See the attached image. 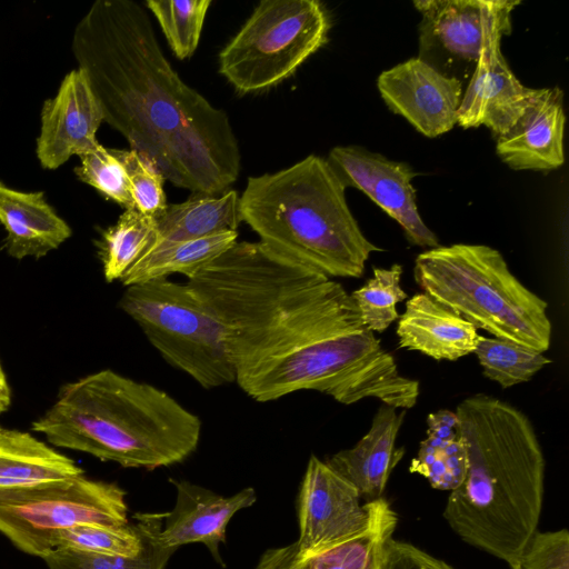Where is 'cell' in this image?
I'll use <instances>...</instances> for the list:
<instances>
[{"label": "cell", "instance_id": "ac0fdd59", "mask_svg": "<svg viewBox=\"0 0 569 569\" xmlns=\"http://www.w3.org/2000/svg\"><path fill=\"white\" fill-rule=\"evenodd\" d=\"M559 88L535 89L518 120L497 138V153L516 170H552L563 163L565 112Z\"/></svg>", "mask_w": 569, "mask_h": 569}, {"label": "cell", "instance_id": "3957f363", "mask_svg": "<svg viewBox=\"0 0 569 569\" xmlns=\"http://www.w3.org/2000/svg\"><path fill=\"white\" fill-rule=\"evenodd\" d=\"M187 283L222 323L237 375L329 327L351 303L329 277L236 241Z\"/></svg>", "mask_w": 569, "mask_h": 569}, {"label": "cell", "instance_id": "4dcf8cb0", "mask_svg": "<svg viewBox=\"0 0 569 569\" xmlns=\"http://www.w3.org/2000/svg\"><path fill=\"white\" fill-rule=\"evenodd\" d=\"M141 536L136 522L124 526L84 523L61 531L54 548L114 557H134L141 549Z\"/></svg>", "mask_w": 569, "mask_h": 569}, {"label": "cell", "instance_id": "7a4b0ae2", "mask_svg": "<svg viewBox=\"0 0 569 569\" xmlns=\"http://www.w3.org/2000/svg\"><path fill=\"white\" fill-rule=\"evenodd\" d=\"M456 415L468 470L450 491L443 518L463 542L510 567L538 530L545 495L542 448L529 418L492 396L466 398Z\"/></svg>", "mask_w": 569, "mask_h": 569}, {"label": "cell", "instance_id": "9a60e30c", "mask_svg": "<svg viewBox=\"0 0 569 569\" xmlns=\"http://www.w3.org/2000/svg\"><path fill=\"white\" fill-rule=\"evenodd\" d=\"M377 83L390 110L422 134L435 138L457 124L462 83L422 60L412 58L383 71Z\"/></svg>", "mask_w": 569, "mask_h": 569}, {"label": "cell", "instance_id": "ba28073f", "mask_svg": "<svg viewBox=\"0 0 569 569\" xmlns=\"http://www.w3.org/2000/svg\"><path fill=\"white\" fill-rule=\"evenodd\" d=\"M126 288L120 308L170 366L204 389L236 382L226 330L187 282L159 279Z\"/></svg>", "mask_w": 569, "mask_h": 569}, {"label": "cell", "instance_id": "4316f807", "mask_svg": "<svg viewBox=\"0 0 569 569\" xmlns=\"http://www.w3.org/2000/svg\"><path fill=\"white\" fill-rule=\"evenodd\" d=\"M157 241L154 218L136 208L126 209L118 221L103 231L99 243L106 280L120 281Z\"/></svg>", "mask_w": 569, "mask_h": 569}, {"label": "cell", "instance_id": "d6a6232c", "mask_svg": "<svg viewBox=\"0 0 569 569\" xmlns=\"http://www.w3.org/2000/svg\"><path fill=\"white\" fill-rule=\"evenodd\" d=\"M110 150L126 170L134 208L148 217L158 216L168 204L161 172L150 160L132 149Z\"/></svg>", "mask_w": 569, "mask_h": 569}, {"label": "cell", "instance_id": "5b68a950", "mask_svg": "<svg viewBox=\"0 0 569 569\" xmlns=\"http://www.w3.org/2000/svg\"><path fill=\"white\" fill-rule=\"evenodd\" d=\"M327 160L310 154L273 173L249 177L242 222L277 254L329 278H359L371 252Z\"/></svg>", "mask_w": 569, "mask_h": 569}, {"label": "cell", "instance_id": "d6986e66", "mask_svg": "<svg viewBox=\"0 0 569 569\" xmlns=\"http://www.w3.org/2000/svg\"><path fill=\"white\" fill-rule=\"evenodd\" d=\"M406 410L380 406L368 432L350 449L326 460L340 476L351 482L368 501L382 497L389 477L405 455L396 448Z\"/></svg>", "mask_w": 569, "mask_h": 569}, {"label": "cell", "instance_id": "d590c367", "mask_svg": "<svg viewBox=\"0 0 569 569\" xmlns=\"http://www.w3.org/2000/svg\"><path fill=\"white\" fill-rule=\"evenodd\" d=\"M427 436L441 440H451L459 436L458 417L450 410L432 412L427 418Z\"/></svg>", "mask_w": 569, "mask_h": 569}, {"label": "cell", "instance_id": "ab89813d", "mask_svg": "<svg viewBox=\"0 0 569 569\" xmlns=\"http://www.w3.org/2000/svg\"><path fill=\"white\" fill-rule=\"evenodd\" d=\"M511 569H518L516 565L510 566Z\"/></svg>", "mask_w": 569, "mask_h": 569}, {"label": "cell", "instance_id": "30bf717a", "mask_svg": "<svg viewBox=\"0 0 569 569\" xmlns=\"http://www.w3.org/2000/svg\"><path fill=\"white\" fill-rule=\"evenodd\" d=\"M129 523L126 491L83 475L0 489V533L20 551L44 558L73 526Z\"/></svg>", "mask_w": 569, "mask_h": 569}, {"label": "cell", "instance_id": "277c9868", "mask_svg": "<svg viewBox=\"0 0 569 569\" xmlns=\"http://www.w3.org/2000/svg\"><path fill=\"white\" fill-rule=\"evenodd\" d=\"M32 429L56 447L153 470L196 451L201 421L166 391L106 369L64 385Z\"/></svg>", "mask_w": 569, "mask_h": 569}, {"label": "cell", "instance_id": "e575fe53", "mask_svg": "<svg viewBox=\"0 0 569 569\" xmlns=\"http://www.w3.org/2000/svg\"><path fill=\"white\" fill-rule=\"evenodd\" d=\"M405 569H456L412 543L393 540Z\"/></svg>", "mask_w": 569, "mask_h": 569}, {"label": "cell", "instance_id": "8d00e7d4", "mask_svg": "<svg viewBox=\"0 0 569 569\" xmlns=\"http://www.w3.org/2000/svg\"><path fill=\"white\" fill-rule=\"evenodd\" d=\"M298 556L297 542L267 550L260 558L256 569H295Z\"/></svg>", "mask_w": 569, "mask_h": 569}, {"label": "cell", "instance_id": "52a82bcc", "mask_svg": "<svg viewBox=\"0 0 569 569\" xmlns=\"http://www.w3.org/2000/svg\"><path fill=\"white\" fill-rule=\"evenodd\" d=\"M413 277L422 292L477 329L542 353L549 349L547 302L512 274L498 250L438 246L416 258Z\"/></svg>", "mask_w": 569, "mask_h": 569}, {"label": "cell", "instance_id": "44dd1931", "mask_svg": "<svg viewBox=\"0 0 569 569\" xmlns=\"http://www.w3.org/2000/svg\"><path fill=\"white\" fill-rule=\"evenodd\" d=\"M0 223L4 248L16 259L41 258L70 236L69 224L49 204L43 191H19L0 182Z\"/></svg>", "mask_w": 569, "mask_h": 569}, {"label": "cell", "instance_id": "cb8c5ba5", "mask_svg": "<svg viewBox=\"0 0 569 569\" xmlns=\"http://www.w3.org/2000/svg\"><path fill=\"white\" fill-rule=\"evenodd\" d=\"M83 470L29 432L0 426V489L74 478Z\"/></svg>", "mask_w": 569, "mask_h": 569}, {"label": "cell", "instance_id": "7402d4cb", "mask_svg": "<svg viewBox=\"0 0 569 569\" xmlns=\"http://www.w3.org/2000/svg\"><path fill=\"white\" fill-rule=\"evenodd\" d=\"M398 515L383 497L370 501L368 522L351 536L298 559L295 569H385Z\"/></svg>", "mask_w": 569, "mask_h": 569}, {"label": "cell", "instance_id": "e0dca14e", "mask_svg": "<svg viewBox=\"0 0 569 569\" xmlns=\"http://www.w3.org/2000/svg\"><path fill=\"white\" fill-rule=\"evenodd\" d=\"M535 89L522 86L500 51V43L487 48L471 77L457 113L462 128L485 126L498 138L522 114Z\"/></svg>", "mask_w": 569, "mask_h": 569}, {"label": "cell", "instance_id": "836d02e7", "mask_svg": "<svg viewBox=\"0 0 569 569\" xmlns=\"http://www.w3.org/2000/svg\"><path fill=\"white\" fill-rule=\"evenodd\" d=\"M515 565L518 569H569L568 530H537Z\"/></svg>", "mask_w": 569, "mask_h": 569}, {"label": "cell", "instance_id": "6da1fadb", "mask_svg": "<svg viewBox=\"0 0 569 569\" xmlns=\"http://www.w3.org/2000/svg\"><path fill=\"white\" fill-rule=\"evenodd\" d=\"M71 50L104 122L164 180L202 194H221L238 180L241 154L229 116L171 67L140 3L94 1L74 27Z\"/></svg>", "mask_w": 569, "mask_h": 569}, {"label": "cell", "instance_id": "484cf974", "mask_svg": "<svg viewBox=\"0 0 569 569\" xmlns=\"http://www.w3.org/2000/svg\"><path fill=\"white\" fill-rule=\"evenodd\" d=\"M162 513H136L133 521L141 536L134 557H114L60 548L42 558L48 569H166L177 549L164 547L159 538Z\"/></svg>", "mask_w": 569, "mask_h": 569}, {"label": "cell", "instance_id": "8fae6325", "mask_svg": "<svg viewBox=\"0 0 569 569\" xmlns=\"http://www.w3.org/2000/svg\"><path fill=\"white\" fill-rule=\"evenodd\" d=\"M519 1L416 0L422 19L419 56L441 74L471 77L482 52L511 31V12Z\"/></svg>", "mask_w": 569, "mask_h": 569}, {"label": "cell", "instance_id": "9c48e42d", "mask_svg": "<svg viewBox=\"0 0 569 569\" xmlns=\"http://www.w3.org/2000/svg\"><path fill=\"white\" fill-rule=\"evenodd\" d=\"M330 19L317 0H262L218 57L239 93L272 88L328 41Z\"/></svg>", "mask_w": 569, "mask_h": 569}, {"label": "cell", "instance_id": "1f68e13d", "mask_svg": "<svg viewBox=\"0 0 569 569\" xmlns=\"http://www.w3.org/2000/svg\"><path fill=\"white\" fill-rule=\"evenodd\" d=\"M79 158L81 161L74 173L80 181L126 209L134 208L126 170L110 149L99 143Z\"/></svg>", "mask_w": 569, "mask_h": 569}, {"label": "cell", "instance_id": "2e32d148", "mask_svg": "<svg viewBox=\"0 0 569 569\" xmlns=\"http://www.w3.org/2000/svg\"><path fill=\"white\" fill-rule=\"evenodd\" d=\"M177 489V500L170 512L163 513L159 533L161 543L178 549L182 545L203 543L221 562L219 546L226 541L230 519L257 500L253 488L224 497L186 480H170Z\"/></svg>", "mask_w": 569, "mask_h": 569}, {"label": "cell", "instance_id": "7c38bea8", "mask_svg": "<svg viewBox=\"0 0 569 569\" xmlns=\"http://www.w3.org/2000/svg\"><path fill=\"white\" fill-rule=\"evenodd\" d=\"M326 160L345 188L367 194L401 226L411 244L430 249L439 246L418 211L411 184L417 173L409 164L358 146L335 147Z\"/></svg>", "mask_w": 569, "mask_h": 569}, {"label": "cell", "instance_id": "74e56055", "mask_svg": "<svg viewBox=\"0 0 569 569\" xmlns=\"http://www.w3.org/2000/svg\"><path fill=\"white\" fill-rule=\"evenodd\" d=\"M11 405V391L7 377L0 365V416L4 413Z\"/></svg>", "mask_w": 569, "mask_h": 569}, {"label": "cell", "instance_id": "ffe728a7", "mask_svg": "<svg viewBox=\"0 0 569 569\" xmlns=\"http://www.w3.org/2000/svg\"><path fill=\"white\" fill-rule=\"evenodd\" d=\"M397 337L401 348L438 361L473 353L481 338L476 327L425 292L407 300Z\"/></svg>", "mask_w": 569, "mask_h": 569}, {"label": "cell", "instance_id": "603a6c76", "mask_svg": "<svg viewBox=\"0 0 569 569\" xmlns=\"http://www.w3.org/2000/svg\"><path fill=\"white\" fill-rule=\"evenodd\" d=\"M241 222L240 196L234 189L221 194L191 193L183 202L167 204L154 217L158 239L169 241L237 231Z\"/></svg>", "mask_w": 569, "mask_h": 569}, {"label": "cell", "instance_id": "8992f818", "mask_svg": "<svg viewBox=\"0 0 569 569\" xmlns=\"http://www.w3.org/2000/svg\"><path fill=\"white\" fill-rule=\"evenodd\" d=\"M236 382L260 402L315 390L343 405L375 398L406 410L420 393L419 381L399 372L393 356L363 325L353 300L329 327L239 372Z\"/></svg>", "mask_w": 569, "mask_h": 569}, {"label": "cell", "instance_id": "83f0119b", "mask_svg": "<svg viewBox=\"0 0 569 569\" xmlns=\"http://www.w3.org/2000/svg\"><path fill=\"white\" fill-rule=\"evenodd\" d=\"M483 375L502 388L530 380L551 362L542 352L523 346L481 336L473 352Z\"/></svg>", "mask_w": 569, "mask_h": 569}, {"label": "cell", "instance_id": "4fadbf2b", "mask_svg": "<svg viewBox=\"0 0 569 569\" xmlns=\"http://www.w3.org/2000/svg\"><path fill=\"white\" fill-rule=\"evenodd\" d=\"M326 461L311 456L299 493L298 559L316 553L360 530L369 520L370 501Z\"/></svg>", "mask_w": 569, "mask_h": 569}, {"label": "cell", "instance_id": "d4e9b609", "mask_svg": "<svg viewBox=\"0 0 569 569\" xmlns=\"http://www.w3.org/2000/svg\"><path fill=\"white\" fill-rule=\"evenodd\" d=\"M237 239L238 231L182 241L158 239L120 281L124 287H129L168 279L171 274H183L189 279L232 246Z\"/></svg>", "mask_w": 569, "mask_h": 569}, {"label": "cell", "instance_id": "f546056e", "mask_svg": "<svg viewBox=\"0 0 569 569\" xmlns=\"http://www.w3.org/2000/svg\"><path fill=\"white\" fill-rule=\"evenodd\" d=\"M402 266L375 268L373 277L350 296L363 325L372 332H383L399 319L397 303L408 298L401 287Z\"/></svg>", "mask_w": 569, "mask_h": 569}, {"label": "cell", "instance_id": "5bb4252c", "mask_svg": "<svg viewBox=\"0 0 569 569\" xmlns=\"http://www.w3.org/2000/svg\"><path fill=\"white\" fill-rule=\"evenodd\" d=\"M101 106L86 73L77 68L61 80L57 93L47 99L40 113L36 154L46 170H56L72 156L81 157L99 144L103 122Z\"/></svg>", "mask_w": 569, "mask_h": 569}, {"label": "cell", "instance_id": "f35d334b", "mask_svg": "<svg viewBox=\"0 0 569 569\" xmlns=\"http://www.w3.org/2000/svg\"><path fill=\"white\" fill-rule=\"evenodd\" d=\"M393 540L391 542L390 558H389V561H388V563H387L385 569H405L403 565L401 562V559L399 557V553H398V551L395 548Z\"/></svg>", "mask_w": 569, "mask_h": 569}, {"label": "cell", "instance_id": "f1b7e54d", "mask_svg": "<svg viewBox=\"0 0 569 569\" xmlns=\"http://www.w3.org/2000/svg\"><path fill=\"white\" fill-rule=\"evenodd\" d=\"M211 0H148L147 10L158 21L174 56L184 60L196 52Z\"/></svg>", "mask_w": 569, "mask_h": 569}]
</instances>
